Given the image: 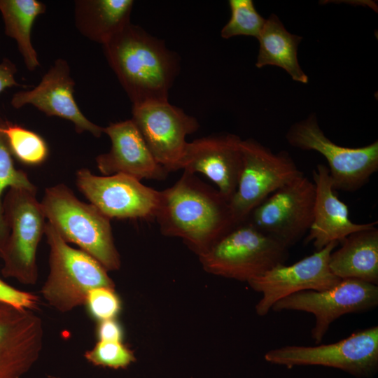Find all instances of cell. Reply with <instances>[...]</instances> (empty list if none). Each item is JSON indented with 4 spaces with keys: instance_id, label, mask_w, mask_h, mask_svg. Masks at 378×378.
Segmentation results:
<instances>
[{
    "instance_id": "1",
    "label": "cell",
    "mask_w": 378,
    "mask_h": 378,
    "mask_svg": "<svg viewBox=\"0 0 378 378\" xmlns=\"http://www.w3.org/2000/svg\"><path fill=\"white\" fill-rule=\"evenodd\" d=\"M155 219L162 234L181 238L198 255L236 225L229 202L186 171L160 191Z\"/></svg>"
},
{
    "instance_id": "2",
    "label": "cell",
    "mask_w": 378,
    "mask_h": 378,
    "mask_svg": "<svg viewBox=\"0 0 378 378\" xmlns=\"http://www.w3.org/2000/svg\"><path fill=\"white\" fill-rule=\"evenodd\" d=\"M102 46L132 106L168 101L179 59L162 41L130 22Z\"/></svg>"
},
{
    "instance_id": "3",
    "label": "cell",
    "mask_w": 378,
    "mask_h": 378,
    "mask_svg": "<svg viewBox=\"0 0 378 378\" xmlns=\"http://www.w3.org/2000/svg\"><path fill=\"white\" fill-rule=\"evenodd\" d=\"M41 204L48 223L67 243L95 258L107 271L120 267L110 218L83 202L63 183L48 188Z\"/></svg>"
},
{
    "instance_id": "4",
    "label": "cell",
    "mask_w": 378,
    "mask_h": 378,
    "mask_svg": "<svg viewBox=\"0 0 378 378\" xmlns=\"http://www.w3.org/2000/svg\"><path fill=\"white\" fill-rule=\"evenodd\" d=\"M288 255L287 247L247 220L198 256L207 272L248 282L284 263Z\"/></svg>"
},
{
    "instance_id": "5",
    "label": "cell",
    "mask_w": 378,
    "mask_h": 378,
    "mask_svg": "<svg viewBox=\"0 0 378 378\" xmlns=\"http://www.w3.org/2000/svg\"><path fill=\"white\" fill-rule=\"evenodd\" d=\"M45 235L50 272L41 293L51 307L66 313L84 304L91 290L115 288L108 271L95 258L70 246L48 222Z\"/></svg>"
},
{
    "instance_id": "6",
    "label": "cell",
    "mask_w": 378,
    "mask_h": 378,
    "mask_svg": "<svg viewBox=\"0 0 378 378\" xmlns=\"http://www.w3.org/2000/svg\"><path fill=\"white\" fill-rule=\"evenodd\" d=\"M36 190L11 188L2 201L9 234L0 253L1 273L25 285H34L38 280L36 252L46 225Z\"/></svg>"
},
{
    "instance_id": "7",
    "label": "cell",
    "mask_w": 378,
    "mask_h": 378,
    "mask_svg": "<svg viewBox=\"0 0 378 378\" xmlns=\"http://www.w3.org/2000/svg\"><path fill=\"white\" fill-rule=\"evenodd\" d=\"M242 167L238 185L229 202L236 225L279 188L303 175L286 151L273 153L253 139L241 143Z\"/></svg>"
},
{
    "instance_id": "8",
    "label": "cell",
    "mask_w": 378,
    "mask_h": 378,
    "mask_svg": "<svg viewBox=\"0 0 378 378\" xmlns=\"http://www.w3.org/2000/svg\"><path fill=\"white\" fill-rule=\"evenodd\" d=\"M286 139L293 147L315 150L325 157L334 190H358L378 169L377 141L359 148L339 146L325 135L315 115L293 125Z\"/></svg>"
},
{
    "instance_id": "9",
    "label": "cell",
    "mask_w": 378,
    "mask_h": 378,
    "mask_svg": "<svg viewBox=\"0 0 378 378\" xmlns=\"http://www.w3.org/2000/svg\"><path fill=\"white\" fill-rule=\"evenodd\" d=\"M265 360L292 368L321 365L357 377H370L378 370V326L358 330L335 343L314 346H285L268 351Z\"/></svg>"
},
{
    "instance_id": "10",
    "label": "cell",
    "mask_w": 378,
    "mask_h": 378,
    "mask_svg": "<svg viewBox=\"0 0 378 378\" xmlns=\"http://www.w3.org/2000/svg\"><path fill=\"white\" fill-rule=\"evenodd\" d=\"M315 196L314 183L303 174L269 195L248 220L288 248L308 232Z\"/></svg>"
},
{
    "instance_id": "11",
    "label": "cell",
    "mask_w": 378,
    "mask_h": 378,
    "mask_svg": "<svg viewBox=\"0 0 378 378\" xmlns=\"http://www.w3.org/2000/svg\"><path fill=\"white\" fill-rule=\"evenodd\" d=\"M378 304V286L356 279H341L321 291L304 290L277 301L271 309L302 311L312 314L315 326L311 335L319 344L331 323L342 315L368 311Z\"/></svg>"
},
{
    "instance_id": "12",
    "label": "cell",
    "mask_w": 378,
    "mask_h": 378,
    "mask_svg": "<svg viewBox=\"0 0 378 378\" xmlns=\"http://www.w3.org/2000/svg\"><path fill=\"white\" fill-rule=\"evenodd\" d=\"M135 124L152 155L167 172L181 169L188 142L195 132L197 120L167 102H154L132 106Z\"/></svg>"
},
{
    "instance_id": "13",
    "label": "cell",
    "mask_w": 378,
    "mask_h": 378,
    "mask_svg": "<svg viewBox=\"0 0 378 378\" xmlns=\"http://www.w3.org/2000/svg\"><path fill=\"white\" fill-rule=\"evenodd\" d=\"M78 190L108 218L155 219L160 191L123 174L97 176L88 169L77 171Z\"/></svg>"
},
{
    "instance_id": "14",
    "label": "cell",
    "mask_w": 378,
    "mask_h": 378,
    "mask_svg": "<svg viewBox=\"0 0 378 378\" xmlns=\"http://www.w3.org/2000/svg\"><path fill=\"white\" fill-rule=\"evenodd\" d=\"M338 244L331 242L290 265L278 264L249 281V286L262 294L255 305L257 314H267L277 301L291 294L310 290H325L339 284L341 279L334 275L329 267L330 255Z\"/></svg>"
},
{
    "instance_id": "15",
    "label": "cell",
    "mask_w": 378,
    "mask_h": 378,
    "mask_svg": "<svg viewBox=\"0 0 378 378\" xmlns=\"http://www.w3.org/2000/svg\"><path fill=\"white\" fill-rule=\"evenodd\" d=\"M41 318L30 309L0 302V378H21L36 363L43 344Z\"/></svg>"
},
{
    "instance_id": "16",
    "label": "cell",
    "mask_w": 378,
    "mask_h": 378,
    "mask_svg": "<svg viewBox=\"0 0 378 378\" xmlns=\"http://www.w3.org/2000/svg\"><path fill=\"white\" fill-rule=\"evenodd\" d=\"M74 86L68 62L58 58L36 87L15 93L10 104L16 109L32 105L48 116L71 121L77 133L88 132L99 138L104 127L91 122L81 112L74 97Z\"/></svg>"
},
{
    "instance_id": "17",
    "label": "cell",
    "mask_w": 378,
    "mask_h": 378,
    "mask_svg": "<svg viewBox=\"0 0 378 378\" xmlns=\"http://www.w3.org/2000/svg\"><path fill=\"white\" fill-rule=\"evenodd\" d=\"M241 141L232 134L194 140L188 144L181 169L203 174L230 202L236 191L242 167Z\"/></svg>"
},
{
    "instance_id": "18",
    "label": "cell",
    "mask_w": 378,
    "mask_h": 378,
    "mask_svg": "<svg viewBox=\"0 0 378 378\" xmlns=\"http://www.w3.org/2000/svg\"><path fill=\"white\" fill-rule=\"evenodd\" d=\"M103 132L108 136L111 146L95 160L104 176L123 174L140 181L167 178V171L155 160L132 119L111 122Z\"/></svg>"
},
{
    "instance_id": "19",
    "label": "cell",
    "mask_w": 378,
    "mask_h": 378,
    "mask_svg": "<svg viewBox=\"0 0 378 378\" xmlns=\"http://www.w3.org/2000/svg\"><path fill=\"white\" fill-rule=\"evenodd\" d=\"M316 187L314 218L305 242H312L318 251L328 244H339L350 234L377 224V221L356 223L349 218V209L341 201L332 187L327 166L318 164L312 172Z\"/></svg>"
},
{
    "instance_id": "20",
    "label": "cell",
    "mask_w": 378,
    "mask_h": 378,
    "mask_svg": "<svg viewBox=\"0 0 378 378\" xmlns=\"http://www.w3.org/2000/svg\"><path fill=\"white\" fill-rule=\"evenodd\" d=\"M332 251V273L341 279H356L378 284V229L376 225L353 232Z\"/></svg>"
},
{
    "instance_id": "21",
    "label": "cell",
    "mask_w": 378,
    "mask_h": 378,
    "mask_svg": "<svg viewBox=\"0 0 378 378\" xmlns=\"http://www.w3.org/2000/svg\"><path fill=\"white\" fill-rule=\"evenodd\" d=\"M132 0H77L74 22L78 31L102 46L130 22Z\"/></svg>"
},
{
    "instance_id": "22",
    "label": "cell",
    "mask_w": 378,
    "mask_h": 378,
    "mask_svg": "<svg viewBox=\"0 0 378 378\" xmlns=\"http://www.w3.org/2000/svg\"><path fill=\"white\" fill-rule=\"evenodd\" d=\"M257 39L260 43L255 63L258 68L276 66L284 69L293 80L308 83V76L298 59V48L302 38L288 32L276 15L272 14L265 20Z\"/></svg>"
},
{
    "instance_id": "23",
    "label": "cell",
    "mask_w": 378,
    "mask_h": 378,
    "mask_svg": "<svg viewBox=\"0 0 378 378\" xmlns=\"http://www.w3.org/2000/svg\"><path fill=\"white\" fill-rule=\"evenodd\" d=\"M46 10V5L37 0H0L5 34L16 41L24 65L30 71L40 66L31 42L32 27L37 17Z\"/></svg>"
},
{
    "instance_id": "24",
    "label": "cell",
    "mask_w": 378,
    "mask_h": 378,
    "mask_svg": "<svg viewBox=\"0 0 378 378\" xmlns=\"http://www.w3.org/2000/svg\"><path fill=\"white\" fill-rule=\"evenodd\" d=\"M3 132L12 155L22 164L36 166L46 160L48 147L38 134L8 121Z\"/></svg>"
},
{
    "instance_id": "25",
    "label": "cell",
    "mask_w": 378,
    "mask_h": 378,
    "mask_svg": "<svg viewBox=\"0 0 378 378\" xmlns=\"http://www.w3.org/2000/svg\"><path fill=\"white\" fill-rule=\"evenodd\" d=\"M6 121L0 116V253L9 234V230L4 217L1 196L6 188L37 189L29 181L28 175L15 168L3 129Z\"/></svg>"
},
{
    "instance_id": "26",
    "label": "cell",
    "mask_w": 378,
    "mask_h": 378,
    "mask_svg": "<svg viewBox=\"0 0 378 378\" xmlns=\"http://www.w3.org/2000/svg\"><path fill=\"white\" fill-rule=\"evenodd\" d=\"M231 17L221 30L223 38L248 36L258 38L265 22L251 0H230Z\"/></svg>"
},
{
    "instance_id": "27",
    "label": "cell",
    "mask_w": 378,
    "mask_h": 378,
    "mask_svg": "<svg viewBox=\"0 0 378 378\" xmlns=\"http://www.w3.org/2000/svg\"><path fill=\"white\" fill-rule=\"evenodd\" d=\"M84 356L94 365L115 370L125 369L136 360L132 351L122 342L98 341Z\"/></svg>"
},
{
    "instance_id": "28",
    "label": "cell",
    "mask_w": 378,
    "mask_h": 378,
    "mask_svg": "<svg viewBox=\"0 0 378 378\" xmlns=\"http://www.w3.org/2000/svg\"><path fill=\"white\" fill-rule=\"evenodd\" d=\"M91 316L99 321L113 319L121 309V302L113 288L99 287L91 290L85 304Z\"/></svg>"
},
{
    "instance_id": "29",
    "label": "cell",
    "mask_w": 378,
    "mask_h": 378,
    "mask_svg": "<svg viewBox=\"0 0 378 378\" xmlns=\"http://www.w3.org/2000/svg\"><path fill=\"white\" fill-rule=\"evenodd\" d=\"M0 302L19 309L33 310L37 307L38 298L31 293L10 286L0 278Z\"/></svg>"
},
{
    "instance_id": "30",
    "label": "cell",
    "mask_w": 378,
    "mask_h": 378,
    "mask_svg": "<svg viewBox=\"0 0 378 378\" xmlns=\"http://www.w3.org/2000/svg\"><path fill=\"white\" fill-rule=\"evenodd\" d=\"M96 333L98 341L122 342L123 337L121 326L115 318L99 321Z\"/></svg>"
},
{
    "instance_id": "31",
    "label": "cell",
    "mask_w": 378,
    "mask_h": 378,
    "mask_svg": "<svg viewBox=\"0 0 378 378\" xmlns=\"http://www.w3.org/2000/svg\"><path fill=\"white\" fill-rule=\"evenodd\" d=\"M16 73V66L9 59L4 58L0 62V93L8 88L20 85L15 78Z\"/></svg>"
}]
</instances>
